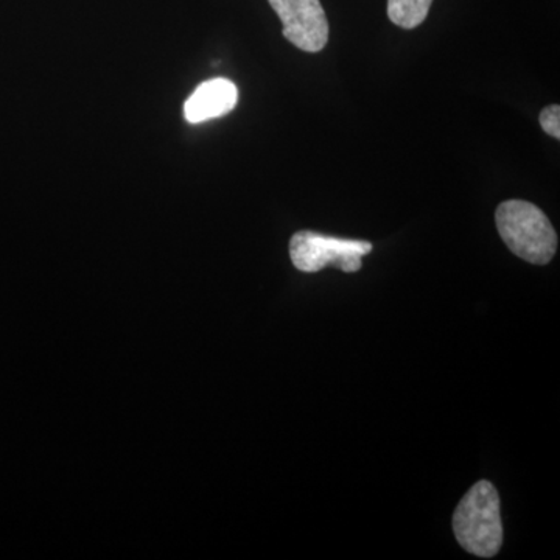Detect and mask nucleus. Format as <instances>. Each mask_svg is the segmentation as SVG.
Masks as SVG:
<instances>
[{
    "label": "nucleus",
    "instance_id": "1",
    "mask_svg": "<svg viewBox=\"0 0 560 560\" xmlns=\"http://www.w3.org/2000/svg\"><path fill=\"white\" fill-rule=\"evenodd\" d=\"M453 530L460 547L478 558H493L503 544L500 497L495 486L478 481L453 514Z\"/></svg>",
    "mask_w": 560,
    "mask_h": 560
},
{
    "label": "nucleus",
    "instance_id": "2",
    "mask_svg": "<svg viewBox=\"0 0 560 560\" xmlns=\"http://www.w3.org/2000/svg\"><path fill=\"white\" fill-rule=\"evenodd\" d=\"M497 230L508 248L534 265L550 264L558 249V234L536 205L522 200L501 202L495 212Z\"/></svg>",
    "mask_w": 560,
    "mask_h": 560
},
{
    "label": "nucleus",
    "instance_id": "3",
    "mask_svg": "<svg viewBox=\"0 0 560 560\" xmlns=\"http://www.w3.org/2000/svg\"><path fill=\"white\" fill-rule=\"evenodd\" d=\"M371 250L370 242L329 237L312 231L296 232L290 241L291 261L304 272H318L326 267L357 272L361 270V259Z\"/></svg>",
    "mask_w": 560,
    "mask_h": 560
},
{
    "label": "nucleus",
    "instance_id": "4",
    "mask_svg": "<svg viewBox=\"0 0 560 560\" xmlns=\"http://www.w3.org/2000/svg\"><path fill=\"white\" fill-rule=\"evenodd\" d=\"M283 25V36L298 49L318 54L329 40V21L319 0H268Z\"/></svg>",
    "mask_w": 560,
    "mask_h": 560
},
{
    "label": "nucleus",
    "instance_id": "5",
    "mask_svg": "<svg viewBox=\"0 0 560 560\" xmlns=\"http://www.w3.org/2000/svg\"><path fill=\"white\" fill-rule=\"evenodd\" d=\"M238 91L232 81L212 79L200 84L184 105V116L190 124L217 119L235 108Z\"/></svg>",
    "mask_w": 560,
    "mask_h": 560
},
{
    "label": "nucleus",
    "instance_id": "6",
    "mask_svg": "<svg viewBox=\"0 0 560 560\" xmlns=\"http://www.w3.org/2000/svg\"><path fill=\"white\" fill-rule=\"evenodd\" d=\"M433 0H388V18L397 27L412 31L429 16Z\"/></svg>",
    "mask_w": 560,
    "mask_h": 560
},
{
    "label": "nucleus",
    "instance_id": "7",
    "mask_svg": "<svg viewBox=\"0 0 560 560\" xmlns=\"http://www.w3.org/2000/svg\"><path fill=\"white\" fill-rule=\"evenodd\" d=\"M539 121L544 131L551 138L560 139V106L551 105L541 110Z\"/></svg>",
    "mask_w": 560,
    "mask_h": 560
}]
</instances>
